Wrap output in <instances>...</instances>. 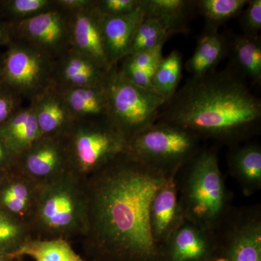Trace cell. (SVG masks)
Masks as SVG:
<instances>
[{
    "label": "cell",
    "mask_w": 261,
    "mask_h": 261,
    "mask_svg": "<svg viewBox=\"0 0 261 261\" xmlns=\"http://www.w3.org/2000/svg\"><path fill=\"white\" fill-rule=\"evenodd\" d=\"M169 173L125 152L84 180L87 230L81 241L87 260L156 258L159 244L151 228V205Z\"/></svg>",
    "instance_id": "cell-1"
},
{
    "label": "cell",
    "mask_w": 261,
    "mask_h": 261,
    "mask_svg": "<svg viewBox=\"0 0 261 261\" xmlns=\"http://www.w3.org/2000/svg\"><path fill=\"white\" fill-rule=\"evenodd\" d=\"M159 119L198 137L237 142L260 129L261 100L230 66L190 77L163 106Z\"/></svg>",
    "instance_id": "cell-2"
},
{
    "label": "cell",
    "mask_w": 261,
    "mask_h": 261,
    "mask_svg": "<svg viewBox=\"0 0 261 261\" xmlns=\"http://www.w3.org/2000/svg\"><path fill=\"white\" fill-rule=\"evenodd\" d=\"M85 181L68 171L39 186L31 228L34 239L82 240L87 230Z\"/></svg>",
    "instance_id": "cell-3"
},
{
    "label": "cell",
    "mask_w": 261,
    "mask_h": 261,
    "mask_svg": "<svg viewBox=\"0 0 261 261\" xmlns=\"http://www.w3.org/2000/svg\"><path fill=\"white\" fill-rule=\"evenodd\" d=\"M63 140L70 172L84 180L125 153L128 142L108 118L74 121Z\"/></svg>",
    "instance_id": "cell-4"
},
{
    "label": "cell",
    "mask_w": 261,
    "mask_h": 261,
    "mask_svg": "<svg viewBox=\"0 0 261 261\" xmlns=\"http://www.w3.org/2000/svg\"><path fill=\"white\" fill-rule=\"evenodd\" d=\"M108 119L129 141L159 120L166 99L153 90L137 87L113 65L104 81Z\"/></svg>",
    "instance_id": "cell-5"
},
{
    "label": "cell",
    "mask_w": 261,
    "mask_h": 261,
    "mask_svg": "<svg viewBox=\"0 0 261 261\" xmlns=\"http://www.w3.org/2000/svg\"><path fill=\"white\" fill-rule=\"evenodd\" d=\"M199 137L168 122H155L134 136L126 154L166 173L178 171L198 153Z\"/></svg>",
    "instance_id": "cell-6"
},
{
    "label": "cell",
    "mask_w": 261,
    "mask_h": 261,
    "mask_svg": "<svg viewBox=\"0 0 261 261\" xmlns=\"http://www.w3.org/2000/svg\"><path fill=\"white\" fill-rule=\"evenodd\" d=\"M190 162L182 195V214L188 221L205 229L224 211V180L217 155L212 151L198 152Z\"/></svg>",
    "instance_id": "cell-7"
},
{
    "label": "cell",
    "mask_w": 261,
    "mask_h": 261,
    "mask_svg": "<svg viewBox=\"0 0 261 261\" xmlns=\"http://www.w3.org/2000/svg\"><path fill=\"white\" fill-rule=\"evenodd\" d=\"M1 55L0 82L31 101L54 86L56 60L36 48L12 41Z\"/></svg>",
    "instance_id": "cell-8"
},
{
    "label": "cell",
    "mask_w": 261,
    "mask_h": 261,
    "mask_svg": "<svg viewBox=\"0 0 261 261\" xmlns=\"http://www.w3.org/2000/svg\"><path fill=\"white\" fill-rule=\"evenodd\" d=\"M70 13L58 8L9 23L12 41L36 48L56 60L71 49Z\"/></svg>",
    "instance_id": "cell-9"
},
{
    "label": "cell",
    "mask_w": 261,
    "mask_h": 261,
    "mask_svg": "<svg viewBox=\"0 0 261 261\" xmlns=\"http://www.w3.org/2000/svg\"><path fill=\"white\" fill-rule=\"evenodd\" d=\"M16 168L39 185L70 171L63 139L41 137L18 156Z\"/></svg>",
    "instance_id": "cell-10"
},
{
    "label": "cell",
    "mask_w": 261,
    "mask_h": 261,
    "mask_svg": "<svg viewBox=\"0 0 261 261\" xmlns=\"http://www.w3.org/2000/svg\"><path fill=\"white\" fill-rule=\"evenodd\" d=\"M70 15L71 49L87 57L102 69H111L103 42L102 15L97 9L96 0L91 6L70 13Z\"/></svg>",
    "instance_id": "cell-11"
},
{
    "label": "cell",
    "mask_w": 261,
    "mask_h": 261,
    "mask_svg": "<svg viewBox=\"0 0 261 261\" xmlns=\"http://www.w3.org/2000/svg\"><path fill=\"white\" fill-rule=\"evenodd\" d=\"M39 186L15 168L0 185V208L31 226Z\"/></svg>",
    "instance_id": "cell-12"
},
{
    "label": "cell",
    "mask_w": 261,
    "mask_h": 261,
    "mask_svg": "<svg viewBox=\"0 0 261 261\" xmlns=\"http://www.w3.org/2000/svg\"><path fill=\"white\" fill-rule=\"evenodd\" d=\"M101 25L105 49L110 66L113 67L128 56L135 33L145 17L140 8L124 15L102 14Z\"/></svg>",
    "instance_id": "cell-13"
},
{
    "label": "cell",
    "mask_w": 261,
    "mask_h": 261,
    "mask_svg": "<svg viewBox=\"0 0 261 261\" xmlns=\"http://www.w3.org/2000/svg\"><path fill=\"white\" fill-rule=\"evenodd\" d=\"M108 71L70 49L56 60L54 87L63 89L97 85L104 82Z\"/></svg>",
    "instance_id": "cell-14"
},
{
    "label": "cell",
    "mask_w": 261,
    "mask_h": 261,
    "mask_svg": "<svg viewBox=\"0 0 261 261\" xmlns=\"http://www.w3.org/2000/svg\"><path fill=\"white\" fill-rule=\"evenodd\" d=\"M30 103L42 137L63 139L74 123L64 98L54 86Z\"/></svg>",
    "instance_id": "cell-15"
},
{
    "label": "cell",
    "mask_w": 261,
    "mask_h": 261,
    "mask_svg": "<svg viewBox=\"0 0 261 261\" xmlns=\"http://www.w3.org/2000/svg\"><path fill=\"white\" fill-rule=\"evenodd\" d=\"M176 172L168 175L151 205V228L158 244L163 239H168L177 224H179L177 184L175 181Z\"/></svg>",
    "instance_id": "cell-16"
},
{
    "label": "cell",
    "mask_w": 261,
    "mask_h": 261,
    "mask_svg": "<svg viewBox=\"0 0 261 261\" xmlns=\"http://www.w3.org/2000/svg\"><path fill=\"white\" fill-rule=\"evenodd\" d=\"M58 90L64 98L74 121L108 118V96L104 82L91 87Z\"/></svg>",
    "instance_id": "cell-17"
},
{
    "label": "cell",
    "mask_w": 261,
    "mask_h": 261,
    "mask_svg": "<svg viewBox=\"0 0 261 261\" xmlns=\"http://www.w3.org/2000/svg\"><path fill=\"white\" fill-rule=\"evenodd\" d=\"M32 104L21 107L0 128V137L17 156L42 137Z\"/></svg>",
    "instance_id": "cell-18"
},
{
    "label": "cell",
    "mask_w": 261,
    "mask_h": 261,
    "mask_svg": "<svg viewBox=\"0 0 261 261\" xmlns=\"http://www.w3.org/2000/svg\"><path fill=\"white\" fill-rule=\"evenodd\" d=\"M226 261H261V226L258 219L241 221L228 235Z\"/></svg>",
    "instance_id": "cell-19"
},
{
    "label": "cell",
    "mask_w": 261,
    "mask_h": 261,
    "mask_svg": "<svg viewBox=\"0 0 261 261\" xmlns=\"http://www.w3.org/2000/svg\"><path fill=\"white\" fill-rule=\"evenodd\" d=\"M227 44L218 30H207L200 38L186 69L192 76H200L215 70L227 53Z\"/></svg>",
    "instance_id": "cell-20"
},
{
    "label": "cell",
    "mask_w": 261,
    "mask_h": 261,
    "mask_svg": "<svg viewBox=\"0 0 261 261\" xmlns=\"http://www.w3.org/2000/svg\"><path fill=\"white\" fill-rule=\"evenodd\" d=\"M232 68L252 83L261 84V39L258 37L238 36L231 44Z\"/></svg>",
    "instance_id": "cell-21"
},
{
    "label": "cell",
    "mask_w": 261,
    "mask_h": 261,
    "mask_svg": "<svg viewBox=\"0 0 261 261\" xmlns=\"http://www.w3.org/2000/svg\"><path fill=\"white\" fill-rule=\"evenodd\" d=\"M200 228L190 221L176 226L168 238L172 261H197L204 257L207 243Z\"/></svg>",
    "instance_id": "cell-22"
},
{
    "label": "cell",
    "mask_w": 261,
    "mask_h": 261,
    "mask_svg": "<svg viewBox=\"0 0 261 261\" xmlns=\"http://www.w3.org/2000/svg\"><path fill=\"white\" fill-rule=\"evenodd\" d=\"M12 257H29L34 261H88L63 239H32Z\"/></svg>",
    "instance_id": "cell-23"
},
{
    "label": "cell",
    "mask_w": 261,
    "mask_h": 261,
    "mask_svg": "<svg viewBox=\"0 0 261 261\" xmlns=\"http://www.w3.org/2000/svg\"><path fill=\"white\" fill-rule=\"evenodd\" d=\"M194 3L186 0H141L145 17L159 19L173 34L185 30V22Z\"/></svg>",
    "instance_id": "cell-24"
},
{
    "label": "cell",
    "mask_w": 261,
    "mask_h": 261,
    "mask_svg": "<svg viewBox=\"0 0 261 261\" xmlns=\"http://www.w3.org/2000/svg\"><path fill=\"white\" fill-rule=\"evenodd\" d=\"M231 167L235 175L247 190H253L261 184V149L257 145L242 147L233 154Z\"/></svg>",
    "instance_id": "cell-25"
},
{
    "label": "cell",
    "mask_w": 261,
    "mask_h": 261,
    "mask_svg": "<svg viewBox=\"0 0 261 261\" xmlns=\"http://www.w3.org/2000/svg\"><path fill=\"white\" fill-rule=\"evenodd\" d=\"M182 57L178 50H173L159 63L152 79L154 90L166 102L177 91L181 77Z\"/></svg>",
    "instance_id": "cell-26"
},
{
    "label": "cell",
    "mask_w": 261,
    "mask_h": 261,
    "mask_svg": "<svg viewBox=\"0 0 261 261\" xmlns=\"http://www.w3.org/2000/svg\"><path fill=\"white\" fill-rule=\"evenodd\" d=\"M34 239L29 224L0 208V252L10 257Z\"/></svg>",
    "instance_id": "cell-27"
},
{
    "label": "cell",
    "mask_w": 261,
    "mask_h": 261,
    "mask_svg": "<svg viewBox=\"0 0 261 261\" xmlns=\"http://www.w3.org/2000/svg\"><path fill=\"white\" fill-rule=\"evenodd\" d=\"M173 34L167 25L159 19L144 17L135 33L128 56L164 44Z\"/></svg>",
    "instance_id": "cell-28"
},
{
    "label": "cell",
    "mask_w": 261,
    "mask_h": 261,
    "mask_svg": "<svg viewBox=\"0 0 261 261\" xmlns=\"http://www.w3.org/2000/svg\"><path fill=\"white\" fill-rule=\"evenodd\" d=\"M247 3L248 0H201L195 5L205 17L207 30H217L219 25L238 16Z\"/></svg>",
    "instance_id": "cell-29"
},
{
    "label": "cell",
    "mask_w": 261,
    "mask_h": 261,
    "mask_svg": "<svg viewBox=\"0 0 261 261\" xmlns=\"http://www.w3.org/2000/svg\"><path fill=\"white\" fill-rule=\"evenodd\" d=\"M56 8V0H0V15L8 23L27 20Z\"/></svg>",
    "instance_id": "cell-30"
},
{
    "label": "cell",
    "mask_w": 261,
    "mask_h": 261,
    "mask_svg": "<svg viewBox=\"0 0 261 261\" xmlns=\"http://www.w3.org/2000/svg\"><path fill=\"white\" fill-rule=\"evenodd\" d=\"M22 100L18 94L0 82V128L21 108Z\"/></svg>",
    "instance_id": "cell-31"
},
{
    "label": "cell",
    "mask_w": 261,
    "mask_h": 261,
    "mask_svg": "<svg viewBox=\"0 0 261 261\" xmlns=\"http://www.w3.org/2000/svg\"><path fill=\"white\" fill-rule=\"evenodd\" d=\"M242 18L244 35L258 37L261 31V0H248Z\"/></svg>",
    "instance_id": "cell-32"
},
{
    "label": "cell",
    "mask_w": 261,
    "mask_h": 261,
    "mask_svg": "<svg viewBox=\"0 0 261 261\" xmlns=\"http://www.w3.org/2000/svg\"><path fill=\"white\" fill-rule=\"evenodd\" d=\"M141 0H96L97 9L107 15H119L132 13L140 7Z\"/></svg>",
    "instance_id": "cell-33"
},
{
    "label": "cell",
    "mask_w": 261,
    "mask_h": 261,
    "mask_svg": "<svg viewBox=\"0 0 261 261\" xmlns=\"http://www.w3.org/2000/svg\"><path fill=\"white\" fill-rule=\"evenodd\" d=\"M163 45L164 44H161L152 49L127 56L123 60L136 68L146 69L152 65L159 64L162 61Z\"/></svg>",
    "instance_id": "cell-34"
},
{
    "label": "cell",
    "mask_w": 261,
    "mask_h": 261,
    "mask_svg": "<svg viewBox=\"0 0 261 261\" xmlns=\"http://www.w3.org/2000/svg\"><path fill=\"white\" fill-rule=\"evenodd\" d=\"M18 159V156L6 145L0 137V172H8L15 169Z\"/></svg>",
    "instance_id": "cell-35"
},
{
    "label": "cell",
    "mask_w": 261,
    "mask_h": 261,
    "mask_svg": "<svg viewBox=\"0 0 261 261\" xmlns=\"http://www.w3.org/2000/svg\"><path fill=\"white\" fill-rule=\"evenodd\" d=\"M94 0H56L57 7L68 13L85 9L93 4Z\"/></svg>",
    "instance_id": "cell-36"
},
{
    "label": "cell",
    "mask_w": 261,
    "mask_h": 261,
    "mask_svg": "<svg viewBox=\"0 0 261 261\" xmlns=\"http://www.w3.org/2000/svg\"><path fill=\"white\" fill-rule=\"evenodd\" d=\"M12 42L9 23L0 15V46H8Z\"/></svg>",
    "instance_id": "cell-37"
},
{
    "label": "cell",
    "mask_w": 261,
    "mask_h": 261,
    "mask_svg": "<svg viewBox=\"0 0 261 261\" xmlns=\"http://www.w3.org/2000/svg\"><path fill=\"white\" fill-rule=\"evenodd\" d=\"M15 257H10V255L0 252V261H15Z\"/></svg>",
    "instance_id": "cell-38"
},
{
    "label": "cell",
    "mask_w": 261,
    "mask_h": 261,
    "mask_svg": "<svg viewBox=\"0 0 261 261\" xmlns=\"http://www.w3.org/2000/svg\"><path fill=\"white\" fill-rule=\"evenodd\" d=\"M8 172H9V171H8ZM7 173H8V172H0V185L3 183V180H4Z\"/></svg>",
    "instance_id": "cell-39"
},
{
    "label": "cell",
    "mask_w": 261,
    "mask_h": 261,
    "mask_svg": "<svg viewBox=\"0 0 261 261\" xmlns=\"http://www.w3.org/2000/svg\"><path fill=\"white\" fill-rule=\"evenodd\" d=\"M15 261H27L25 257H15Z\"/></svg>",
    "instance_id": "cell-40"
},
{
    "label": "cell",
    "mask_w": 261,
    "mask_h": 261,
    "mask_svg": "<svg viewBox=\"0 0 261 261\" xmlns=\"http://www.w3.org/2000/svg\"><path fill=\"white\" fill-rule=\"evenodd\" d=\"M0 64H1V55H0Z\"/></svg>",
    "instance_id": "cell-41"
},
{
    "label": "cell",
    "mask_w": 261,
    "mask_h": 261,
    "mask_svg": "<svg viewBox=\"0 0 261 261\" xmlns=\"http://www.w3.org/2000/svg\"><path fill=\"white\" fill-rule=\"evenodd\" d=\"M88 261H93V260H88Z\"/></svg>",
    "instance_id": "cell-42"
}]
</instances>
